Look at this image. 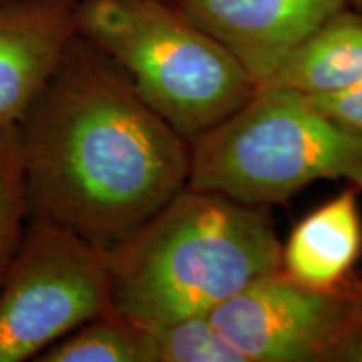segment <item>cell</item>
<instances>
[{
  "label": "cell",
  "mask_w": 362,
  "mask_h": 362,
  "mask_svg": "<svg viewBox=\"0 0 362 362\" xmlns=\"http://www.w3.org/2000/svg\"><path fill=\"white\" fill-rule=\"evenodd\" d=\"M17 128L29 216L106 250L188 185L187 139L78 33Z\"/></svg>",
  "instance_id": "cell-1"
},
{
  "label": "cell",
  "mask_w": 362,
  "mask_h": 362,
  "mask_svg": "<svg viewBox=\"0 0 362 362\" xmlns=\"http://www.w3.org/2000/svg\"><path fill=\"white\" fill-rule=\"evenodd\" d=\"M112 305L146 329L210 314L253 280L282 270L264 206L185 188L110 250Z\"/></svg>",
  "instance_id": "cell-2"
},
{
  "label": "cell",
  "mask_w": 362,
  "mask_h": 362,
  "mask_svg": "<svg viewBox=\"0 0 362 362\" xmlns=\"http://www.w3.org/2000/svg\"><path fill=\"white\" fill-rule=\"evenodd\" d=\"M76 33L185 139L221 123L257 89L237 59L170 0H78Z\"/></svg>",
  "instance_id": "cell-3"
},
{
  "label": "cell",
  "mask_w": 362,
  "mask_h": 362,
  "mask_svg": "<svg viewBox=\"0 0 362 362\" xmlns=\"http://www.w3.org/2000/svg\"><path fill=\"white\" fill-rule=\"evenodd\" d=\"M193 139L187 187L243 205L282 203L322 180L362 189V136L293 90L255 89L233 115Z\"/></svg>",
  "instance_id": "cell-4"
},
{
  "label": "cell",
  "mask_w": 362,
  "mask_h": 362,
  "mask_svg": "<svg viewBox=\"0 0 362 362\" xmlns=\"http://www.w3.org/2000/svg\"><path fill=\"white\" fill-rule=\"evenodd\" d=\"M111 309L110 250L66 226L29 216L0 285V362L35 361Z\"/></svg>",
  "instance_id": "cell-5"
},
{
  "label": "cell",
  "mask_w": 362,
  "mask_h": 362,
  "mask_svg": "<svg viewBox=\"0 0 362 362\" xmlns=\"http://www.w3.org/2000/svg\"><path fill=\"white\" fill-rule=\"evenodd\" d=\"M351 282L312 291L280 270L226 298L210 319L247 362H330L347 322Z\"/></svg>",
  "instance_id": "cell-6"
},
{
  "label": "cell",
  "mask_w": 362,
  "mask_h": 362,
  "mask_svg": "<svg viewBox=\"0 0 362 362\" xmlns=\"http://www.w3.org/2000/svg\"><path fill=\"white\" fill-rule=\"evenodd\" d=\"M193 24L220 42L259 88L280 61L351 0H176Z\"/></svg>",
  "instance_id": "cell-7"
},
{
  "label": "cell",
  "mask_w": 362,
  "mask_h": 362,
  "mask_svg": "<svg viewBox=\"0 0 362 362\" xmlns=\"http://www.w3.org/2000/svg\"><path fill=\"white\" fill-rule=\"evenodd\" d=\"M78 0H0V129L17 126L76 35Z\"/></svg>",
  "instance_id": "cell-8"
},
{
  "label": "cell",
  "mask_w": 362,
  "mask_h": 362,
  "mask_svg": "<svg viewBox=\"0 0 362 362\" xmlns=\"http://www.w3.org/2000/svg\"><path fill=\"white\" fill-rule=\"evenodd\" d=\"M361 189L351 185L304 216L282 245V272L302 287L341 291L362 253Z\"/></svg>",
  "instance_id": "cell-9"
},
{
  "label": "cell",
  "mask_w": 362,
  "mask_h": 362,
  "mask_svg": "<svg viewBox=\"0 0 362 362\" xmlns=\"http://www.w3.org/2000/svg\"><path fill=\"white\" fill-rule=\"evenodd\" d=\"M361 83L362 11L346 7L288 52L259 88L325 94Z\"/></svg>",
  "instance_id": "cell-10"
},
{
  "label": "cell",
  "mask_w": 362,
  "mask_h": 362,
  "mask_svg": "<svg viewBox=\"0 0 362 362\" xmlns=\"http://www.w3.org/2000/svg\"><path fill=\"white\" fill-rule=\"evenodd\" d=\"M35 361L158 362V349L151 330L111 309L52 344Z\"/></svg>",
  "instance_id": "cell-11"
},
{
  "label": "cell",
  "mask_w": 362,
  "mask_h": 362,
  "mask_svg": "<svg viewBox=\"0 0 362 362\" xmlns=\"http://www.w3.org/2000/svg\"><path fill=\"white\" fill-rule=\"evenodd\" d=\"M17 126L0 129V285L16 259L29 221Z\"/></svg>",
  "instance_id": "cell-12"
},
{
  "label": "cell",
  "mask_w": 362,
  "mask_h": 362,
  "mask_svg": "<svg viewBox=\"0 0 362 362\" xmlns=\"http://www.w3.org/2000/svg\"><path fill=\"white\" fill-rule=\"evenodd\" d=\"M149 330L156 341L158 362H247L210 314L183 317Z\"/></svg>",
  "instance_id": "cell-13"
},
{
  "label": "cell",
  "mask_w": 362,
  "mask_h": 362,
  "mask_svg": "<svg viewBox=\"0 0 362 362\" xmlns=\"http://www.w3.org/2000/svg\"><path fill=\"white\" fill-rule=\"evenodd\" d=\"M330 121L362 136V83L325 94H302Z\"/></svg>",
  "instance_id": "cell-14"
},
{
  "label": "cell",
  "mask_w": 362,
  "mask_h": 362,
  "mask_svg": "<svg viewBox=\"0 0 362 362\" xmlns=\"http://www.w3.org/2000/svg\"><path fill=\"white\" fill-rule=\"evenodd\" d=\"M330 362H362V274L352 277L347 322Z\"/></svg>",
  "instance_id": "cell-15"
},
{
  "label": "cell",
  "mask_w": 362,
  "mask_h": 362,
  "mask_svg": "<svg viewBox=\"0 0 362 362\" xmlns=\"http://www.w3.org/2000/svg\"><path fill=\"white\" fill-rule=\"evenodd\" d=\"M351 7L361 8V11H362V0H351Z\"/></svg>",
  "instance_id": "cell-16"
},
{
  "label": "cell",
  "mask_w": 362,
  "mask_h": 362,
  "mask_svg": "<svg viewBox=\"0 0 362 362\" xmlns=\"http://www.w3.org/2000/svg\"><path fill=\"white\" fill-rule=\"evenodd\" d=\"M170 2H176V0H170Z\"/></svg>",
  "instance_id": "cell-17"
}]
</instances>
